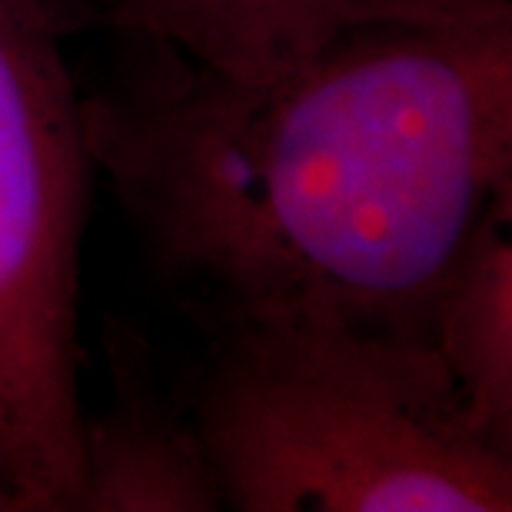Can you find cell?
<instances>
[{"mask_svg":"<svg viewBox=\"0 0 512 512\" xmlns=\"http://www.w3.org/2000/svg\"><path fill=\"white\" fill-rule=\"evenodd\" d=\"M423 343L479 433L512 453V200L489 213L446 276Z\"/></svg>","mask_w":512,"mask_h":512,"instance_id":"6","label":"cell"},{"mask_svg":"<svg viewBox=\"0 0 512 512\" xmlns=\"http://www.w3.org/2000/svg\"><path fill=\"white\" fill-rule=\"evenodd\" d=\"M84 100L90 163L213 330L426 336L446 276L512 200L509 0H409L286 67L173 50Z\"/></svg>","mask_w":512,"mask_h":512,"instance_id":"1","label":"cell"},{"mask_svg":"<svg viewBox=\"0 0 512 512\" xmlns=\"http://www.w3.org/2000/svg\"><path fill=\"white\" fill-rule=\"evenodd\" d=\"M87 0H0V436L17 512L80 486V250L90 153L64 40Z\"/></svg>","mask_w":512,"mask_h":512,"instance_id":"3","label":"cell"},{"mask_svg":"<svg viewBox=\"0 0 512 512\" xmlns=\"http://www.w3.org/2000/svg\"><path fill=\"white\" fill-rule=\"evenodd\" d=\"M150 47L256 77L306 57L353 20L409 0H87Z\"/></svg>","mask_w":512,"mask_h":512,"instance_id":"5","label":"cell"},{"mask_svg":"<svg viewBox=\"0 0 512 512\" xmlns=\"http://www.w3.org/2000/svg\"><path fill=\"white\" fill-rule=\"evenodd\" d=\"M74 512H220L193 409L167 403L127 343L114 356L110 406L100 416L84 413Z\"/></svg>","mask_w":512,"mask_h":512,"instance_id":"4","label":"cell"},{"mask_svg":"<svg viewBox=\"0 0 512 512\" xmlns=\"http://www.w3.org/2000/svg\"><path fill=\"white\" fill-rule=\"evenodd\" d=\"M0 512H17V493H14V479H10L4 436H0Z\"/></svg>","mask_w":512,"mask_h":512,"instance_id":"7","label":"cell"},{"mask_svg":"<svg viewBox=\"0 0 512 512\" xmlns=\"http://www.w3.org/2000/svg\"><path fill=\"white\" fill-rule=\"evenodd\" d=\"M190 409L220 509H512V453L479 433L416 336L340 323L227 326Z\"/></svg>","mask_w":512,"mask_h":512,"instance_id":"2","label":"cell"}]
</instances>
